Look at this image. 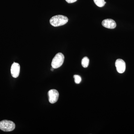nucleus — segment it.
Wrapping results in <instances>:
<instances>
[{"label": "nucleus", "mask_w": 134, "mask_h": 134, "mask_svg": "<svg viewBox=\"0 0 134 134\" xmlns=\"http://www.w3.org/2000/svg\"><path fill=\"white\" fill-rule=\"evenodd\" d=\"M68 21L67 17L62 15L54 16L50 18V23L51 25L55 27L62 26L67 23Z\"/></svg>", "instance_id": "nucleus-1"}, {"label": "nucleus", "mask_w": 134, "mask_h": 134, "mask_svg": "<svg viewBox=\"0 0 134 134\" xmlns=\"http://www.w3.org/2000/svg\"><path fill=\"white\" fill-rule=\"evenodd\" d=\"M15 125L13 121L3 120L0 122V129L4 132H9L15 129Z\"/></svg>", "instance_id": "nucleus-2"}, {"label": "nucleus", "mask_w": 134, "mask_h": 134, "mask_svg": "<svg viewBox=\"0 0 134 134\" xmlns=\"http://www.w3.org/2000/svg\"><path fill=\"white\" fill-rule=\"evenodd\" d=\"M65 57L62 53H58L53 58L52 61V66L54 69H57L61 66L64 62Z\"/></svg>", "instance_id": "nucleus-3"}, {"label": "nucleus", "mask_w": 134, "mask_h": 134, "mask_svg": "<svg viewBox=\"0 0 134 134\" xmlns=\"http://www.w3.org/2000/svg\"><path fill=\"white\" fill-rule=\"evenodd\" d=\"M48 100L51 104H54L58 101L59 97V93L55 90H50L48 93Z\"/></svg>", "instance_id": "nucleus-4"}, {"label": "nucleus", "mask_w": 134, "mask_h": 134, "mask_svg": "<svg viewBox=\"0 0 134 134\" xmlns=\"http://www.w3.org/2000/svg\"><path fill=\"white\" fill-rule=\"evenodd\" d=\"M115 67L117 71L120 74L125 72L126 68V64L125 62L121 59H118L115 62Z\"/></svg>", "instance_id": "nucleus-5"}, {"label": "nucleus", "mask_w": 134, "mask_h": 134, "mask_svg": "<svg viewBox=\"0 0 134 134\" xmlns=\"http://www.w3.org/2000/svg\"><path fill=\"white\" fill-rule=\"evenodd\" d=\"M20 66L18 63L14 62L11 66L10 72L13 77L16 78L18 77L20 73Z\"/></svg>", "instance_id": "nucleus-6"}, {"label": "nucleus", "mask_w": 134, "mask_h": 134, "mask_svg": "<svg viewBox=\"0 0 134 134\" xmlns=\"http://www.w3.org/2000/svg\"><path fill=\"white\" fill-rule=\"evenodd\" d=\"M102 24L104 27L109 29H115L117 26L115 21L111 19H104L102 21Z\"/></svg>", "instance_id": "nucleus-7"}, {"label": "nucleus", "mask_w": 134, "mask_h": 134, "mask_svg": "<svg viewBox=\"0 0 134 134\" xmlns=\"http://www.w3.org/2000/svg\"><path fill=\"white\" fill-rule=\"evenodd\" d=\"M90 62V60L87 57H85L82 60V65L83 68H86L88 67Z\"/></svg>", "instance_id": "nucleus-8"}, {"label": "nucleus", "mask_w": 134, "mask_h": 134, "mask_svg": "<svg viewBox=\"0 0 134 134\" xmlns=\"http://www.w3.org/2000/svg\"><path fill=\"white\" fill-rule=\"evenodd\" d=\"M94 3L98 7H102L104 6L106 2L104 0H93Z\"/></svg>", "instance_id": "nucleus-9"}, {"label": "nucleus", "mask_w": 134, "mask_h": 134, "mask_svg": "<svg viewBox=\"0 0 134 134\" xmlns=\"http://www.w3.org/2000/svg\"><path fill=\"white\" fill-rule=\"evenodd\" d=\"M74 77V78L75 82L76 83L79 84L81 81V77L80 76L78 75H75Z\"/></svg>", "instance_id": "nucleus-10"}, {"label": "nucleus", "mask_w": 134, "mask_h": 134, "mask_svg": "<svg viewBox=\"0 0 134 134\" xmlns=\"http://www.w3.org/2000/svg\"><path fill=\"white\" fill-rule=\"evenodd\" d=\"M68 3H71L76 2L77 0H65Z\"/></svg>", "instance_id": "nucleus-11"}, {"label": "nucleus", "mask_w": 134, "mask_h": 134, "mask_svg": "<svg viewBox=\"0 0 134 134\" xmlns=\"http://www.w3.org/2000/svg\"><path fill=\"white\" fill-rule=\"evenodd\" d=\"M54 69L53 68H51V70H52V71H53L54 70Z\"/></svg>", "instance_id": "nucleus-12"}]
</instances>
